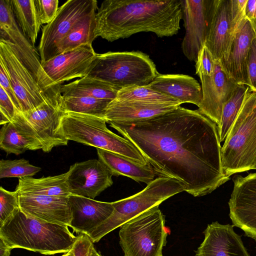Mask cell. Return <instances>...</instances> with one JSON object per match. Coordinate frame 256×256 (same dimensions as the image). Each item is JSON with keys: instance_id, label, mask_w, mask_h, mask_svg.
<instances>
[{"instance_id": "cell-27", "label": "cell", "mask_w": 256, "mask_h": 256, "mask_svg": "<svg viewBox=\"0 0 256 256\" xmlns=\"http://www.w3.org/2000/svg\"><path fill=\"white\" fill-rule=\"evenodd\" d=\"M68 171L60 174L40 178L32 176L20 178L15 190L18 194L68 197L71 195L68 185Z\"/></svg>"}, {"instance_id": "cell-3", "label": "cell", "mask_w": 256, "mask_h": 256, "mask_svg": "<svg viewBox=\"0 0 256 256\" xmlns=\"http://www.w3.org/2000/svg\"><path fill=\"white\" fill-rule=\"evenodd\" d=\"M0 238L12 250L20 248L52 255L68 252L78 236L67 226L38 220L20 208L0 226Z\"/></svg>"}, {"instance_id": "cell-5", "label": "cell", "mask_w": 256, "mask_h": 256, "mask_svg": "<svg viewBox=\"0 0 256 256\" xmlns=\"http://www.w3.org/2000/svg\"><path fill=\"white\" fill-rule=\"evenodd\" d=\"M158 74L150 56L140 51L96 54L87 76L105 81L119 90L150 84Z\"/></svg>"}, {"instance_id": "cell-42", "label": "cell", "mask_w": 256, "mask_h": 256, "mask_svg": "<svg viewBox=\"0 0 256 256\" xmlns=\"http://www.w3.org/2000/svg\"><path fill=\"white\" fill-rule=\"evenodd\" d=\"M245 16L250 20H256V0H247Z\"/></svg>"}, {"instance_id": "cell-10", "label": "cell", "mask_w": 256, "mask_h": 256, "mask_svg": "<svg viewBox=\"0 0 256 256\" xmlns=\"http://www.w3.org/2000/svg\"><path fill=\"white\" fill-rule=\"evenodd\" d=\"M0 38L8 42L20 60L31 73L41 88L51 95L56 90L51 88L42 68L40 55L34 45L24 35L12 8L10 0H0Z\"/></svg>"}, {"instance_id": "cell-21", "label": "cell", "mask_w": 256, "mask_h": 256, "mask_svg": "<svg viewBox=\"0 0 256 256\" xmlns=\"http://www.w3.org/2000/svg\"><path fill=\"white\" fill-rule=\"evenodd\" d=\"M235 34L230 14V0H216L206 46L214 60L228 57Z\"/></svg>"}, {"instance_id": "cell-9", "label": "cell", "mask_w": 256, "mask_h": 256, "mask_svg": "<svg viewBox=\"0 0 256 256\" xmlns=\"http://www.w3.org/2000/svg\"><path fill=\"white\" fill-rule=\"evenodd\" d=\"M98 8L96 0H68L61 6L54 19L43 26L38 48L41 64L56 56L60 42Z\"/></svg>"}, {"instance_id": "cell-36", "label": "cell", "mask_w": 256, "mask_h": 256, "mask_svg": "<svg viewBox=\"0 0 256 256\" xmlns=\"http://www.w3.org/2000/svg\"><path fill=\"white\" fill-rule=\"evenodd\" d=\"M215 60L204 44L200 52L196 62V74L201 76H210L213 74Z\"/></svg>"}, {"instance_id": "cell-31", "label": "cell", "mask_w": 256, "mask_h": 256, "mask_svg": "<svg viewBox=\"0 0 256 256\" xmlns=\"http://www.w3.org/2000/svg\"><path fill=\"white\" fill-rule=\"evenodd\" d=\"M111 101L89 96H62L61 107L62 112L88 114L104 118L106 108Z\"/></svg>"}, {"instance_id": "cell-2", "label": "cell", "mask_w": 256, "mask_h": 256, "mask_svg": "<svg viewBox=\"0 0 256 256\" xmlns=\"http://www.w3.org/2000/svg\"><path fill=\"white\" fill-rule=\"evenodd\" d=\"M96 38L108 42L140 32L158 37L177 34L182 19L180 0H105L95 16Z\"/></svg>"}, {"instance_id": "cell-22", "label": "cell", "mask_w": 256, "mask_h": 256, "mask_svg": "<svg viewBox=\"0 0 256 256\" xmlns=\"http://www.w3.org/2000/svg\"><path fill=\"white\" fill-rule=\"evenodd\" d=\"M68 202L72 219L70 227L78 233L87 234L112 214L113 202H104L86 197L70 195Z\"/></svg>"}, {"instance_id": "cell-37", "label": "cell", "mask_w": 256, "mask_h": 256, "mask_svg": "<svg viewBox=\"0 0 256 256\" xmlns=\"http://www.w3.org/2000/svg\"><path fill=\"white\" fill-rule=\"evenodd\" d=\"M40 23L48 24L55 18L58 10V0H34Z\"/></svg>"}, {"instance_id": "cell-25", "label": "cell", "mask_w": 256, "mask_h": 256, "mask_svg": "<svg viewBox=\"0 0 256 256\" xmlns=\"http://www.w3.org/2000/svg\"><path fill=\"white\" fill-rule=\"evenodd\" d=\"M179 106L174 104L114 99L107 106L104 118L106 122L142 120L164 114Z\"/></svg>"}, {"instance_id": "cell-45", "label": "cell", "mask_w": 256, "mask_h": 256, "mask_svg": "<svg viewBox=\"0 0 256 256\" xmlns=\"http://www.w3.org/2000/svg\"><path fill=\"white\" fill-rule=\"evenodd\" d=\"M88 256H102L97 252L94 244L90 247Z\"/></svg>"}, {"instance_id": "cell-40", "label": "cell", "mask_w": 256, "mask_h": 256, "mask_svg": "<svg viewBox=\"0 0 256 256\" xmlns=\"http://www.w3.org/2000/svg\"><path fill=\"white\" fill-rule=\"evenodd\" d=\"M248 86L251 91L256 92V38L252 43L247 60Z\"/></svg>"}, {"instance_id": "cell-16", "label": "cell", "mask_w": 256, "mask_h": 256, "mask_svg": "<svg viewBox=\"0 0 256 256\" xmlns=\"http://www.w3.org/2000/svg\"><path fill=\"white\" fill-rule=\"evenodd\" d=\"M68 171L71 195L94 199L113 184L112 173L98 160L76 162L70 166Z\"/></svg>"}, {"instance_id": "cell-15", "label": "cell", "mask_w": 256, "mask_h": 256, "mask_svg": "<svg viewBox=\"0 0 256 256\" xmlns=\"http://www.w3.org/2000/svg\"><path fill=\"white\" fill-rule=\"evenodd\" d=\"M62 94L48 98L34 109L22 113L36 134L42 150L50 152L58 146H66L68 140L58 133L62 110Z\"/></svg>"}, {"instance_id": "cell-12", "label": "cell", "mask_w": 256, "mask_h": 256, "mask_svg": "<svg viewBox=\"0 0 256 256\" xmlns=\"http://www.w3.org/2000/svg\"><path fill=\"white\" fill-rule=\"evenodd\" d=\"M185 34L182 52L190 61L196 62L205 44L216 0H180Z\"/></svg>"}, {"instance_id": "cell-44", "label": "cell", "mask_w": 256, "mask_h": 256, "mask_svg": "<svg viewBox=\"0 0 256 256\" xmlns=\"http://www.w3.org/2000/svg\"><path fill=\"white\" fill-rule=\"evenodd\" d=\"M92 245H93L92 242H90L84 248L80 256H88L90 249Z\"/></svg>"}, {"instance_id": "cell-33", "label": "cell", "mask_w": 256, "mask_h": 256, "mask_svg": "<svg viewBox=\"0 0 256 256\" xmlns=\"http://www.w3.org/2000/svg\"><path fill=\"white\" fill-rule=\"evenodd\" d=\"M120 100H134L180 105L176 100L152 90L148 86H134L120 89L115 98Z\"/></svg>"}, {"instance_id": "cell-34", "label": "cell", "mask_w": 256, "mask_h": 256, "mask_svg": "<svg viewBox=\"0 0 256 256\" xmlns=\"http://www.w3.org/2000/svg\"><path fill=\"white\" fill-rule=\"evenodd\" d=\"M40 167L30 164L24 158L0 161V178L32 176L40 171Z\"/></svg>"}, {"instance_id": "cell-7", "label": "cell", "mask_w": 256, "mask_h": 256, "mask_svg": "<svg viewBox=\"0 0 256 256\" xmlns=\"http://www.w3.org/2000/svg\"><path fill=\"white\" fill-rule=\"evenodd\" d=\"M184 190V186L176 179L164 177L155 178L140 192L112 202L114 210L111 216L87 235L93 243L98 242L128 221Z\"/></svg>"}, {"instance_id": "cell-29", "label": "cell", "mask_w": 256, "mask_h": 256, "mask_svg": "<svg viewBox=\"0 0 256 256\" xmlns=\"http://www.w3.org/2000/svg\"><path fill=\"white\" fill-rule=\"evenodd\" d=\"M16 21L24 35L33 45L36 42L42 24L34 0H10Z\"/></svg>"}, {"instance_id": "cell-17", "label": "cell", "mask_w": 256, "mask_h": 256, "mask_svg": "<svg viewBox=\"0 0 256 256\" xmlns=\"http://www.w3.org/2000/svg\"><path fill=\"white\" fill-rule=\"evenodd\" d=\"M200 78L202 98L198 110L218 126L222 106L230 98L238 84L229 78L218 60H215L212 76H201Z\"/></svg>"}, {"instance_id": "cell-6", "label": "cell", "mask_w": 256, "mask_h": 256, "mask_svg": "<svg viewBox=\"0 0 256 256\" xmlns=\"http://www.w3.org/2000/svg\"><path fill=\"white\" fill-rule=\"evenodd\" d=\"M226 175L254 170L256 163V92L248 90L222 148Z\"/></svg>"}, {"instance_id": "cell-1", "label": "cell", "mask_w": 256, "mask_h": 256, "mask_svg": "<svg viewBox=\"0 0 256 256\" xmlns=\"http://www.w3.org/2000/svg\"><path fill=\"white\" fill-rule=\"evenodd\" d=\"M108 123L138 148L159 177L176 179L194 196L209 194L230 178L218 126L198 110L179 106L148 119Z\"/></svg>"}, {"instance_id": "cell-19", "label": "cell", "mask_w": 256, "mask_h": 256, "mask_svg": "<svg viewBox=\"0 0 256 256\" xmlns=\"http://www.w3.org/2000/svg\"><path fill=\"white\" fill-rule=\"evenodd\" d=\"M255 38L256 20L245 18L235 34L228 57L220 62L229 78L238 84L248 86L247 60Z\"/></svg>"}, {"instance_id": "cell-11", "label": "cell", "mask_w": 256, "mask_h": 256, "mask_svg": "<svg viewBox=\"0 0 256 256\" xmlns=\"http://www.w3.org/2000/svg\"><path fill=\"white\" fill-rule=\"evenodd\" d=\"M0 62L5 68L19 102L20 112L32 110L48 98L56 96L46 94L12 50L8 42L0 38Z\"/></svg>"}, {"instance_id": "cell-26", "label": "cell", "mask_w": 256, "mask_h": 256, "mask_svg": "<svg viewBox=\"0 0 256 256\" xmlns=\"http://www.w3.org/2000/svg\"><path fill=\"white\" fill-rule=\"evenodd\" d=\"M98 160L113 176H128L137 182L148 184L155 178V172L149 164L142 165L120 154L96 148Z\"/></svg>"}, {"instance_id": "cell-35", "label": "cell", "mask_w": 256, "mask_h": 256, "mask_svg": "<svg viewBox=\"0 0 256 256\" xmlns=\"http://www.w3.org/2000/svg\"><path fill=\"white\" fill-rule=\"evenodd\" d=\"M18 194L0 187V226H2L20 208Z\"/></svg>"}, {"instance_id": "cell-39", "label": "cell", "mask_w": 256, "mask_h": 256, "mask_svg": "<svg viewBox=\"0 0 256 256\" xmlns=\"http://www.w3.org/2000/svg\"><path fill=\"white\" fill-rule=\"evenodd\" d=\"M247 0H230L232 24L234 34L238 30L245 16Z\"/></svg>"}, {"instance_id": "cell-13", "label": "cell", "mask_w": 256, "mask_h": 256, "mask_svg": "<svg viewBox=\"0 0 256 256\" xmlns=\"http://www.w3.org/2000/svg\"><path fill=\"white\" fill-rule=\"evenodd\" d=\"M96 54L92 44H85L42 64L49 86L60 90L63 82L86 76Z\"/></svg>"}, {"instance_id": "cell-18", "label": "cell", "mask_w": 256, "mask_h": 256, "mask_svg": "<svg viewBox=\"0 0 256 256\" xmlns=\"http://www.w3.org/2000/svg\"><path fill=\"white\" fill-rule=\"evenodd\" d=\"M68 197L19 194L20 208L24 214L32 218L70 226L72 214Z\"/></svg>"}, {"instance_id": "cell-20", "label": "cell", "mask_w": 256, "mask_h": 256, "mask_svg": "<svg viewBox=\"0 0 256 256\" xmlns=\"http://www.w3.org/2000/svg\"><path fill=\"white\" fill-rule=\"evenodd\" d=\"M234 225L218 222L208 224L204 232V241L196 256H250Z\"/></svg>"}, {"instance_id": "cell-30", "label": "cell", "mask_w": 256, "mask_h": 256, "mask_svg": "<svg viewBox=\"0 0 256 256\" xmlns=\"http://www.w3.org/2000/svg\"><path fill=\"white\" fill-rule=\"evenodd\" d=\"M96 14L94 12L88 16L60 42L57 56L82 44H92L94 40L96 38Z\"/></svg>"}, {"instance_id": "cell-41", "label": "cell", "mask_w": 256, "mask_h": 256, "mask_svg": "<svg viewBox=\"0 0 256 256\" xmlns=\"http://www.w3.org/2000/svg\"><path fill=\"white\" fill-rule=\"evenodd\" d=\"M0 86L9 96L16 109L20 112L19 102L11 85L8 73L1 62H0Z\"/></svg>"}, {"instance_id": "cell-23", "label": "cell", "mask_w": 256, "mask_h": 256, "mask_svg": "<svg viewBox=\"0 0 256 256\" xmlns=\"http://www.w3.org/2000/svg\"><path fill=\"white\" fill-rule=\"evenodd\" d=\"M0 148L8 154L19 155L28 150H42V145L22 112L18 111L13 120L0 128Z\"/></svg>"}, {"instance_id": "cell-28", "label": "cell", "mask_w": 256, "mask_h": 256, "mask_svg": "<svg viewBox=\"0 0 256 256\" xmlns=\"http://www.w3.org/2000/svg\"><path fill=\"white\" fill-rule=\"evenodd\" d=\"M60 90L62 96H84L112 100L119 90L105 81L86 76L62 85Z\"/></svg>"}, {"instance_id": "cell-46", "label": "cell", "mask_w": 256, "mask_h": 256, "mask_svg": "<svg viewBox=\"0 0 256 256\" xmlns=\"http://www.w3.org/2000/svg\"><path fill=\"white\" fill-rule=\"evenodd\" d=\"M254 170H256V164H255L254 167Z\"/></svg>"}, {"instance_id": "cell-32", "label": "cell", "mask_w": 256, "mask_h": 256, "mask_svg": "<svg viewBox=\"0 0 256 256\" xmlns=\"http://www.w3.org/2000/svg\"><path fill=\"white\" fill-rule=\"evenodd\" d=\"M249 87L238 84L230 98L222 106L221 118L218 126L220 142L224 140L242 106Z\"/></svg>"}, {"instance_id": "cell-43", "label": "cell", "mask_w": 256, "mask_h": 256, "mask_svg": "<svg viewBox=\"0 0 256 256\" xmlns=\"http://www.w3.org/2000/svg\"><path fill=\"white\" fill-rule=\"evenodd\" d=\"M11 250L0 238V256H10Z\"/></svg>"}, {"instance_id": "cell-24", "label": "cell", "mask_w": 256, "mask_h": 256, "mask_svg": "<svg viewBox=\"0 0 256 256\" xmlns=\"http://www.w3.org/2000/svg\"><path fill=\"white\" fill-rule=\"evenodd\" d=\"M148 87L181 104L191 103L199 107L202 98V87L194 78L183 74L158 73Z\"/></svg>"}, {"instance_id": "cell-38", "label": "cell", "mask_w": 256, "mask_h": 256, "mask_svg": "<svg viewBox=\"0 0 256 256\" xmlns=\"http://www.w3.org/2000/svg\"><path fill=\"white\" fill-rule=\"evenodd\" d=\"M18 111L4 90L0 86V124L10 122Z\"/></svg>"}, {"instance_id": "cell-14", "label": "cell", "mask_w": 256, "mask_h": 256, "mask_svg": "<svg viewBox=\"0 0 256 256\" xmlns=\"http://www.w3.org/2000/svg\"><path fill=\"white\" fill-rule=\"evenodd\" d=\"M228 202L229 216L234 226L256 241V172L237 176Z\"/></svg>"}, {"instance_id": "cell-8", "label": "cell", "mask_w": 256, "mask_h": 256, "mask_svg": "<svg viewBox=\"0 0 256 256\" xmlns=\"http://www.w3.org/2000/svg\"><path fill=\"white\" fill-rule=\"evenodd\" d=\"M168 233L158 206L124 224L119 231L124 256H162Z\"/></svg>"}, {"instance_id": "cell-4", "label": "cell", "mask_w": 256, "mask_h": 256, "mask_svg": "<svg viewBox=\"0 0 256 256\" xmlns=\"http://www.w3.org/2000/svg\"><path fill=\"white\" fill-rule=\"evenodd\" d=\"M102 118L62 112L58 130L66 140L112 152L142 165L148 164L128 140L110 131Z\"/></svg>"}]
</instances>
